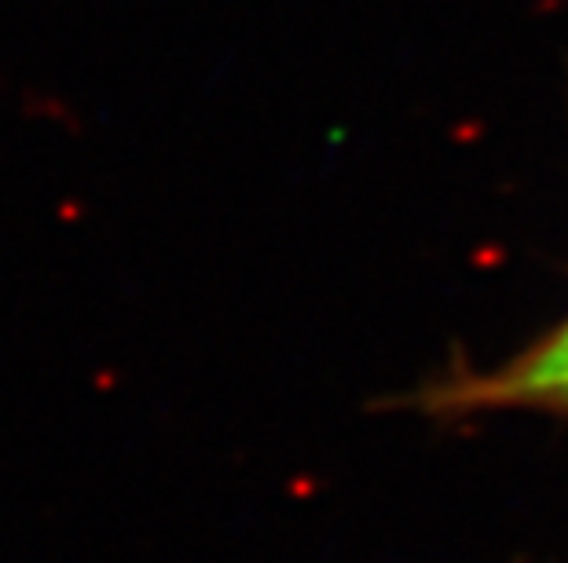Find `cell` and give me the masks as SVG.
Wrapping results in <instances>:
<instances>
[{"label":"cell","mask_w":568,"mask_h":563,"mask_svg":"<svg viewBox=\"0 0 568 563\" xmlns=\"http://www.w3.org/2000/svg\"><path fill=\"white\" fill-rule=\"evenodd\" d=\"M426 410H550L568 413V318L492 373H470L426 392Z\"/></svg>","instance_id":"6da1fadb"}]
</instances>
